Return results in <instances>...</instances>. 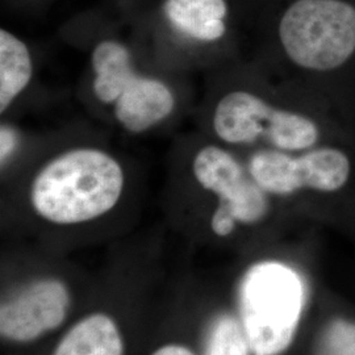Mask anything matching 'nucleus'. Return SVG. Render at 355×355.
<instances>
[{
	"label": "nucleus",
	"instance_id": "obj_1",
	"mask_svg": "<svg viewBox=\"0 0 355 355\" xmlns=\"http://www.w3.org/2000/svg\"><path fill=\"white\" fill-rule=\"evenodd\" d=\"M291 91L355 129V0H280L259 19Z\"/></svg>",
	"mask_w": 355,
	"mask_h": 355
},
{
	"label": "nucleus",
	"instance_id": "obj_2",
	"mask_svg": "<svg viewBox=\"0 0 355 355\" xmlns=\"http://www.w3.org/2000/svg\"><path fill=\"white\" fill-rule=\"evenodd\" d=\"M218 140L241 148L297 153L325 144H355V129L329 108L302 95L282 102L261 89L237 87L216 104Z\"/></svg>",
	"mask_w": 355,
	"mask_h": 355
},
{
	"label": "nucleus",
	"instance_id": "obj_3",
	"mask_svg": "<svg viewBox=\"0 0 355 355\" xmlns=\"http://www.w3.org/2000/svg\"><path fill=\"white\" fill-rule=\"evenodd\" d=\"M246 166L274 199L306 204L321 221L355 225V144H325L304 152L259 149Z\"/></svg>",
	"mask_w": 355,
	"mask_h": 355
},
{
	"label": "nucleus",
	"instance_id": "obj_4",
	"mask_svg": "<svg viewBox=\"0 0 355 355\" xmlns=\"http://www.w3.org/2000/svg\"><path fill=\"white\" fill-rule=\"evenodd\" d=\"M124 189V173L98 149L64 153L35 178L31 200L42 218L60 225L91 221L110 212Z\"/></svg>",
	"mask_w": 355,
	"mask_h": 355
},
{
	"label": "nucleus",
	"instance_id": "obj_5",
	"mask_svg": "<svg viewBox=\"0 0 355 355\" xmlns=\"http://www.w3.org/2000/svg\"><path fill=\"white\" fill-rule=\"evenodd\" d=\"M308 299L303 275L279 261L246 270L239 286V318L253 355L284 354L295 341Z\"/></svg>",
	"mask_w": 355,
	"mask_h": 355
},
{
	"label": "nucleus",
	"instance_id": "obj_6",
	"mask_svg": "<svg viewBox=\"0 0 355 355\" xmlns=\"http://www.w3.org/2000/svg\"><path fill=\"white\" fill-rule=\"evenodd\" d=\"M193 174L218 203L211 227L218 237H229L239 225L257 227L272 214V196L249 173L246 164L227 149L208 145L193 159Z\"/></svg>",
	"mask_w": 355,
	"mask_h": 355
},
{
	"label": "nucleus",
	"instance_id": "obj_7",
	"mask_svg": "<svg viewBox=\"0 0 355 355\" xmlns=\"http://www.w3.org/2000/svg\"><path fill=\"white\" fill-rule=\"evenodd\" d=\"M69 308L70 293L61 280L32 282L1 303V337L11 343L36 341L64 322Z\"/></svg>",
	"mask_w": 355,
	"mask_h": 355
},
{
	"label": "nucleus",
	"instance_id": "obj_8",
	"mask_svg": "<svg viewBox=\"0 0 355 355\" xmlns=\"http://www.w3.org/2000/svg\"><path fill=\"white\" fill-rule=\"evenodd\" d=\"M232 12L230 0H164L159 10L174 33L204 44L228 37Z\"/></svg>",
	"mask_w": 355,
	"mask_h": 355
},
{
	"label": "nucleus",
	"instance_id": "obj_9",
	"mask_svg": "<svg viewBox=\"0 0 355 355\" xmlns=\"http://www.w3.org/2000/svg\"><path fill=\"white\" fill-rule=\"evenodd\" d=\"M174 107V95L165 83L136 73L114 103V114L128 132L141 133L165 120Z\"/></svg>",
	"mask_w": 355,
	"mask_h": 355
},
{
	"label": "nucleus",
	"instance_id": "obj_10",
	"mask_svg": "<svg viewBox=\"0 0 355 355\" xmlns=\"http://www.w3.org/2000/svg\"><path fill=\"white\" fill-rule=\"evenodd\" d=\"M53 355H124V343L114 320L95 313L76 322Z\"/></svg>",
	"mask_w": 355,
	"mask_h": 355
},
{
	"label": "nucleus",
	"instance_id": "obj_11",
	"mask_svg": "<svg viewBox=\"0 0 355 355\" xmlns=\"http://www.w3.org/2000/svg\"><path fill=\"white\" fill-rule=\"evenodd\" d=\"M91 64L95 71L96 98L104 104H114L136 74L127 46L116 40H103L94 48Z\"/></svg>",
	"mask_w": 355,
	"mask_h": 355
},
{
	"label": "nucleus",
	"instance_id": "obj_12",
	"mask_svg": "<svg viewBox=\"0 0 355 355\" xmlns=\"http://www.w3.org/2000/svg\"><path fill=\"white\" fill-rule=\"evenodd\" d=\"M32 58L26 44L7 29L0 31V111L4 112L32 78Z\"/></svg>",
	"mask_w": 355,
	"mask_h": 355
},
{
	"label": "nucleus",
	"instance_id": "obj_13",
	"mask_svg": "<svg viewBox=\"0 0 355 355\" xmlns=\"http://www.w3.org/2000/svg\"><path fill=\"white\" fill-rule=\"evenodd\" d=\"M207 355H253L239 316L221 315L212 325Z\"/></svg>",
	"mask_w": 355,
	"mask_h": 355
},
{
	"label": "nucleus",
	"instance_id": "obj_14",
	"mask_svg": "<svg viewBox=\"0 0 355 355\" xmlns=\"http://www.w3.org/2000/svg\"><path fill=\"white\" fill-rule=\"evenodd\" d=\"M313 355H355V320L334 316L318 333Z\"/></svg>",
	"mask_w": 355,
	"mask_h": 355
},
{
	"label": "nucleus",
	"instance_id": "obj_15",
	"mask_svg": "<svg viewBox=\"0 0 355 355\" xmlns=\"http://www.w3.org/2000/svg\"><path fill=\"white\" fill-rule=\"evenodd\" d=\"M280 0H237L240 3L242 11L252 17H257L258 20L263 13L271 10Z\"/></svg>",
	"mask_w": 355,
	"mask_h": 355
},
{
	"label": "nucleus",
	"instance_id": "obj_16",
	"mask_svg": "<svg viewBox=\"0 0 355 355\" xmlns=\"http://www.w3.org/2000/svg\"><path fill=\"white\" fill-rule=\"evenodd\" d=\"M16 133L11 128L1 127V133H0V157H1V164H4L10 155L12 154L15 148H16Z\"/></svg>",
	"mask_w": 355,
	"mask_h": 355
},
{
	"label": "nucleus",
	"instance_id": "obj_17",
	"mask_svg": "<svg viewBox=\"0 0 355 355\" xmlns=\"http://www.w3.org/2000/svg\"><path fill=\"white\" fill-rule=\"evenodd\" d=\"M152 355H195L190 349L180 345H167L155 350Z\"/></svg>",
	"mask_w": 355,
	"mask_h": 355
}]
</instances>
